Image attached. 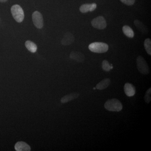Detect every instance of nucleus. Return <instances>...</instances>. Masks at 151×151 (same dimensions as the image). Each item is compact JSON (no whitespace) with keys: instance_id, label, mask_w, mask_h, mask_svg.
Instances as JSON below:
<instances>
[{"instance_id":"21","label":"nucleus","mask_w":151,"mask_h":151,"mask_svg":"<svg viewBox=\"0 0 151 151\" xmlns=\"http://www.w3.org/2000/svg\"><path fill=\"white\" fill-rule=\"evenodd\" d=\"M97 8V4L95 3H93V4H91V6H90V10L89 12H93L95 9Z\"/></svg>"},{"instance_id":"10","label":"nucleus","mask_w":151,"mask_h":151,"mask_svg":"<svg viewBox=\"0 0 151 151\" xmlns=\"http://www.w3.org/2000/svg\"><path fill=\"white\" fill-rule=\"evenodd\" d=\"M15 149L17 151H29L31 148L26 143L23 142H19L16 144Z\"/></svg>"},{"instance_id":"23","label":"nucleus","mask_w":151,"mask_h":151,"mask_svg":"<svg viewBox=\"0 0 151 151\" xmlns=\"http://www.w3.org/2000/svg\"><path fill=\"white\" fill-rule=\"evenodd\" d=\"M96 87H94V88H93V89H94V90H95V89H96Z\"/></svg>"},{"instance_id":"7","label":"nucleus","mask_w":151,"mask_h":151,"mask_svg":"<svg viewBox=\"0 0 151 151\" xmlns=\"http://www.w3.org/2000/svg\"><path fill=\"white\" fill-rule=\"evenodd\" d=\"M75 40L74 36L71 33L68 32L65 34L61 40V44L63 45H69L73 43Z\"/></svg>"},{"instance_id":"18","label":"nucleus","mask_w":151,"mask_h":151,"mask_svg":"<svg viewBox=\"0 0 151 151\" xmlns=\"http://www.w3.org/2000/svg\"><path fill=\"white\" fill-rule=\"evenodd\" d=\"M90 6L91 4H84L80 6L79 10L82 13L88 12L90 10Z\"/></svg>"},{"instance_id":"11","label":"nucleus","mask_w":151,"mask_h":151,"mask_svg":"<svg viewBox=\"0 0 151 151\" xmlns=\"http://www.w3.org/2000/svg\"><path fill=\"white\" fill-rule=\"evenodd\" d=\"M79 95V94L78 93H70L63 97L60 101L62 103H67L78 98Z\"/></svg>"},{"instance_id":"2","label":"nucleus","mask_w":151,"mask_h":151,"mask_svg":"<svg viewBox=\"0 0 151 151\" xmlns=\"http://www.w3.org/2000/svg\"><path fill=\"white\" fill-rule=\"evenodd\" d=\"M11 13L14 19L19 23L22 22L24 17V12L22 8L19 5L13 6L11 9Z\"/></svg>"},{"instance_id":"16","label":"nucleus","mask_w":151,"mask_h":151,"mask_svg":"<svg viewBox=\"0 0 151 151\" xmlns=\"http://www.w3.org/2000/svg\"><path fill=\"white\" fill-rule=\"evenodd\" d=\"M144 46L148 54L151 55V40L150 38L146 39L145 40Z\"/></svg>"},{"instance_id":"4","label":"nucleus","mask_w":151,"mask_h":151,"mask_svg":"<svg viewBox=\"0 0 151 151\" xmlns=\"http://www.w3.org/2000/svg\"><path fill=\"white\" fill-rule=\"evenodd\" d=\"M137 67L139 71L144 75H147L150 73L148 65L144 58L138 56L137 59Z\"/></svg>"},{"instance_id":"13","label":"nucleus","mask_w":151,"mask_h":151,"mask_svg":"<svg viewBox=\"0 0 151 151\" xmlns=\"http://www.w3.org/2000/svg\"><path fill=\"white\" fill-rule=\"evenodd\" d=\"M110 83L111 80L109 78H105L97 84L96 88L99 90H103L107 88L110 85Z\"/></svg>"},{"instance_id":"17","label":"nucleus","mask_w":151,"mask_h":151,"mask_svg":"<svg viewBox=\"0 0 151 151\" xmlns=\"http://www.w3.org/2000/svg\"><path fill=\"white\" fill-rule=\"evenodd\" d=\"M102 68L105 71H109L111 69H113V66L112 64L110 65L107 60H104L102 62Z\"/></svg>"},{"instance_id":"3","label":"nucleus","mask_w":151,"mask_h":151,"mask_svg":"<svg viewBox=\"0 0 151 151\" xmlns=\"http://www.w3.org/2000/svg\"><path fill=\"white\" fill-rule=\"evenodd\" d=\"M108 44L102 42H94L90 44L89 49L90 51L95 53H104L108 50Z\"/></svg>"},{"instance_id":"20","label":"nucleus","mask_w":151,"mask_h":151,"mask_svg":"<svg viewBox=\"0 0 151 151\" xmlns=\"http://www.w3.org/2000/svg\"><path fill=\"white\" fill-rule=\"evenodd\" d=\"M122 3L128 6L133 5L134 4L135 0H120Z\"/></svg>"},{"instance_id":"22","label":"nucleus","mask_w":151,"mask_h":151,"mask_svg":"<svg viewBox=\"0 0 151 151\" xmlns=\"http://www.w3.org/2000/svg\"><path fill=\"white\" fill-rule=\"evenodd\" d=\"M8 1V0H0V2L1 3H5L7 1Z\"/></svg>"},{"instance_id":"14","label":"nucleus","mask_w":151,"mask_h":151,"mask_svg":"<svg viewBox=\"0 0 151 151\" xmlns=\"http://www.w3.org/2000/svg\"><path fill=\"white\" fill-rule=\"evenodd\" d=\"M26 47L29 51L32 53L36 52L37 47L36 44L31 41H27L25 43Z\"/></svg>"},{"instance_id":"9","label":"nucleus","mask_w":151,"mask_h":151,"mask_svg":"<svg viewBox=\"0 0 151 151\" xmlns=\"http://www.w3.org/2000/svg\"><path fill=\"white\" fill-rule=\"evenodd\" d=\"M70 58L71 59L74 60L76 62L82 63L85 60V56L81 52L77 51H72L70 54Z\"/></svg>"},{"instance_id":"8","label":"nucleus","mask_w":151,"mask_h":151,"mask_svg":"<svg viewBox=\"0 0 151 151\" xmlns=\"http://www.w3.org/2000/svg\"><path fill=\"white\" fill-rule=\"evenodd\" d=\"M124 90L125 94L128 97H133L136 93V89L133 84L129 83L125 84L124 86Z\"/></svg>"},{"instance_id":"1","label":"nucleus","mask_w":151,"mask_h":151,"mask_svg":"<svg viewBox=\"0 0 151 151\" xmlns=\"http://www.w3.org/2000/svg\"><path fill=\"white\" fill-rule=\"evenodd\" d=\"M104 107L106 110L112 112H119L123 109L122 103L116 99L107 100L105 103Z\"/></svg>"},{"instance_id":"15","label":"nucleus","mask_w":151,"mask_h":151,"mask_svg":"<svg viewBox=\"0 0 151 151\" xmlns=\"http://www.w3.org/2000/svg\"><path fill=\"white\" fill-rule=\"evenodd\" d=\"M123 32L125 35L129 38H133L134 37V32L133 29L127 25L124 26L123 27Z\"/></svg>"},{"instance_id":"6","label":"nucleus","mask_w":151,"mask_h":151,"mask_svg":"<svg viewBox=\"0 0 151 151\" xmlns=\"http://www.w3.org/2000/svg\"><path fill=\"white\" fill-rule=\"evenodd\" d=\"M32 21L34 24L38 29L42 28L44 22L42 15L38 11H35L32 14Z\"/></svg>"},{"instance_id":"5","label":"nucleus","mask_w":151,"mask_h":151,"mask_svg":"<svg viewBox=\"0 0 151 151\" xmlns=\"http://www.w3.org/2000/svg\"><path fill=\"white\" fill-rule=\"evenodd\" d=\"M92 26L99 29H103L107 27V23L105 19L102 16L97 17L91 22Z\"/></svg>"},{"instance_id":"12","label":"nucleus","mask_w":151,"mask_h":151,"mask_svg":"<svg viewBox=\"0 0 151 151\" xmlns=\"http://www.w3.org/2000/svg\"><path fill=\"white\" fill-rule=\"evenodd\" d=\"M135 25L137 28L138 29L144 34H147L149 30L147 27L144 24L138 20H135L134 22Z\"/></svg>"},{"instance_id":"19","label":"nucleus","mask_w":151,"mask_h":151,"mask_svg":"<svg viewBox=\"0 0 151 151\" xmlns=\"http://www.w3.org/2000/svg\"><path fill=\"white\" fill-rule=\"evenodd\" d=\"M151 88H149L147 92H146V94H145V100L146 103H149L150 102L151 100Z\"/></svg>"}]
</instances>
